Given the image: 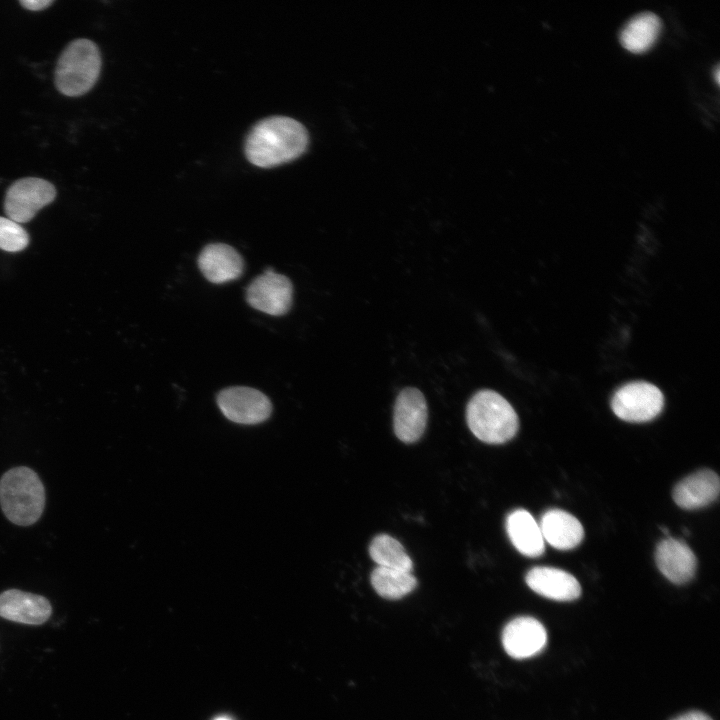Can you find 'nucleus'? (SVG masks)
I'll return each instance as SVG.
<instances>
[{"instance_id": "20", "label": "nucleus", "mask_w": 720, "mask_h": 720, "mask_svg": "<svg viewBox=\"0 0 720 720\" xmlns=\"http://www.w3.org/2000/svg\"><path fill=\"white\" fill-rule=\"evenodd\" d=\"M370 581L377 594L390 600L406 596L417 586V580L411 572L379 566L372 571Z\"/></svg>"}, {"instance_id": "11", "label": "nucleus", "mask_w": 720, "mask_h": 720, "mask_svg": "<svg viewBox=\"0 0 720 720\" xmlns=\"http://www.w3.org/2000/svg\"><path fill=\"white\" fill-rule=\"evenodd\" d=\"M52 613L49 600L41 595L10 589L0 594V617L26 625H41Z\"/></svg>"}, {"instance_id": "24", "label": "nucleus", "mask_w": 720, "mask_h": 720, "mask_svg": "<svg viewBox=\"0 0 720 720\" xmlns=\"http://www.w3.org/2000/svg\"><path fill=\"white\" fill-rule=\"evenodd\" d=\"M719 73H720V72H719V67L717 66V67H716V70H715V77H716L717 83H719Z\"/></svg>"}, {"instance_id": "12", "label": "nucleus", "mask_w": 720, "mask_h": 720, "mask_svg": "<svg viewBox=\"0 0 720 720\" xmlns=\"http://www.w3.org/2000/svg\"><path fill=\"white\" fill-rule=\"evenodd\" d=\"M198 266L208 281L221 284L239 278L244 270V261L233 247L213 243L200 252Z\"/></svg>"}, {"instance_id": "9", "label": "nucleus", "mask_w": 720, "mask_h": 720, "mask_svg": "<svg viewBox=\"0 0 720 720\" xmlns=\"http://www.w3.org/2000/svg\"><path fill=\"white\" fill-rule=\"evenodd\" d=\"M427 417V403L420 390L408 387L398 394L394 405L393 426L400 441L407 444L418 441L425 431Z\"/></svg>"}, {"instance_id": "15", "label": "nucleus", "mask_w": 720, "mask_h": 720, "mask_svg": "<svg viewBox=\"0 0 720 720\" xmlns=\"http://www.w3.org/2000/svg\"><path fill=\"white\" fill-rule=\"evenodd\" d=\"M719 489L718 475L710 469H703L682 479L674 488L673 499L682 509H699L714 502Z\"/></svg>"}, {"instance_id": "17", "label": "nucleus", "mask_w": 720, "mask_h": 720, "mask_svg": "<svg viewBox=\"0 0 720 720\" xmlns=\"http://www.w3.org/2000/svg\"><path fill=\"white\" fill-rule=\"evenodd\" d=\"M506 531L521 554L534 558L544 553L545 541L539 523L527 510L511 512L506 519Z\"/></svg>"}, {"instance_id": "13", "label": "nucleus", "mask_w": 720, "mask_h": 720, "mask_svg": "<svg viewBox=\"0 0 720 720\" xmlns=\"http://www.w3.org/2000/svg\"><path fill=\"white\" fill-rule=\"evenodd\" d=\"M656 564L660 572L675 584L690 581L696 571L697 560L690 547L682 540L666 538L655 552Z\"/></svg>"}, {"instance_id": "18", "label": "nucleus", "mask_w": 720, "mask_h": 720, "mask_svg": "<svg viewBox=\"0 0 720 720\" xmlns=\"http://www.w3.org/2000/svg\"><path fill=\"white\" fill-rule=\"evenodd\" d=\"M662 28L660 18L651 12L632 17L620 32L622 46L632 53H643L656 42Z\"/></svg>"}, {"instance_id": "6", "label": "nucleus", "mask_w": 720, "mask_h": 720, "mask_svg": "<svg viewBox=\"0 0 720 720\" xmlns=\"http://www.w3.org/2000/svg\"><path fill=\"white\" fill-rule=\"evenodd\" d=\"M55 197L56 189L51 182L37 177L21 178L8 188L4 210L9 219L26 223Z\"/></svg>"}, {"instance_id": "5", "label": "nucleus", "mask_w": 720, "mask_h": 720, "mask_svg": "<svg viewBox=\"0 0 720 720\" xmlns=\"http://www.w3.org/2000/svg\"><path fill=\"white\" fill-rule=\"evenodd\" d=\"M664 406L662 392L655 385L635 381L623 385L613 395L614 414L627 422H647L657 417Z\"/></svg>"}, {"instance_id": "14", "label": "nucleus", "mask_w": 720, "mask_h": 720, "mask_svg": "<svg viewBox=\"0 0 720 720\" xmlns=\"http://www.w3.org/2000/svg\"><path fill=\"white\" fill-rule=\"evenodd\" d=\"M537 594L555 601H572L581 594L578 580L570 573L553 567H534L525 577Z\"/></svg>"}, {"instance_id": "16", "label": "nucleus", "mask_w": 720, "mask_h": 720, "mask_svg": "<svg viewBox=\"0 0 720 720\" xmlns=\"http://www.w3.org/2000/svg\"><path fill=\"white\" fill-rule=\"evenodd\" d=\"M539 526L548 544L558 550H570L578 546L584 537V529L579 520L561 509L546 511Z\"/></svg>"}, {"instance_id": "2", "label": "nucleus", "mask_w": 720, "mask_h": 720, "mask_svg": "<svg viewBox=\"0 0 720 720\" xmlns=\"http://www.w3.org/2000/svg\"><path fill=\"white\" fill-rule=\"evenodd\" d=\"M469 429L480 441L502 444L512 439L519 429V419L511 404L492 390L478 391L467 404Z\"/></svg>"}, {"instance_id": "19", "label": "nucleus", "mask_w": 720, "mask_h": 720, "mask_svg": "<svg viewBox=\"0 0 720 720\" xmlns=\"http://www.w3.org/2000/svg\"><path fill=\"white\" fill-rule=\"evenodd\" d=\"M369 555L379 567L412 572L411 558L402 544L390 535L375 536L369 546Z\"/></svg>"}, {"instance_id": "23", "label": "nucleus", "mask_w": 720, "mask_h": 720, "mask_svg": "<svg viewBox=\"0 0 720 720\" xmlns=\"http://www.w3.org/2000/svg\"><path fill=\"white\" fill-rule=\"evenodd\" d=\"M673 720H712L707 714L700 711H691L678 716Z\"/></svg>"}, {"instance_id": "22", "label": "nucleus", "mask_w": 720, "mask_h": 720, "mask_svg": "<svg viewBox=\"0 0 720 720\" xmlns=\"http://www.w3.org/2000/svg\"><path fill=\"white\" fill-rule=\"evenodd\" d=\"M19 3L28 10L40 11L53 4L54 0H20Z\"/></svg>"}, {"instance_id": "3", "label": "nucleus", "mask_w": 720, "mask_h": 720, "mask_svg": "<svg viewBox=\"0 0 720 720\" xmlns=\"http://www.w3.org/2000/svg\"><path fill=\"white\" fill-rule=\"evenodd\" d=\"M0 505L12 523L20 526L35 523L45 506V490L38 475L24 466L4 473L0 479Z\"/></svg>"}, {"instance_id": "1", "label": "nucleus", "mask_w": 720, "mask_h": 720, "mask_svg": "<svg viewBox=\"0 0 720 720\" xmlns=\"http://www.w3.org/2000/svg\"><path fill=\"white\" fill-rule=\"evenodd\" d=\"M308 145L305 127L295 119L272 116L259 121L248 133L245 155L262 168L274 167L301 156Z\"/></svg>"}, {"instance_id": "21", "label": "nucleus", "mask_w": 720, "mask_h": 720, "mask_svg": "<svg viewBox=\"0 0 720 720\" xmlns=\"http://www.w3.org/2000/svg\"><path fill=\"white\" fill-rule=\"evenodd\" d=\"M29 235L17 222L0 216V248L8 252H18L27 247Z\"/></svg>"}, {"instance_id": "25", "label": "nucleus", "mask_w": 720, "mask_h": 720, "mask_svg": "<svg viewBox=\"0 0 720 720\" xmlns=\"http://www.w3.org/2000/svg\"><path fill=\"white\" fill-rule=\"evenodd\" d=\"M215 720H232V719L228 718L226 716H221V717L216 718Z\"/></svg>"}, {"instance_id": "4", "label": "nucleus", "mask_w": 720, "mask_h": 720, "mask_svg": "<svg viewBox=\"0 0 720 720\" xmlns=\"http://www.w3.org/2000/svg\"><path fill=\"white\" fill-rule=\"evenodd\" d=\"M101 54L91 40L70 42L60 54L55 69V86L65 96H81L95 85L101 71Z\"/></svg>"}, {"instance_id": "8", "label": "nucleus", "mask_w": 720, "mask_h": 720, "mask_svg": "<svg viewBox=\"0 0 720 720\" xmlns=\"http://www.w3.org/2000/svg\"><path fill=\"white\" fill-rule=\"evenodd\" d=\"M292 298L291 281L271 268L256 277L246 289L248 304L273 316L287 313L292 305Z\"/></svg>"}, {"instance_id": "7", "label": "nucleus", "mask_w": 720, "mask_h": 720, "mask_svg": "<svg viewBox=\"0 0 720 720\" xmlns=\"http://www.w3.org/2000/svg\"><path fill=\"white\" fill-rule=\"evenodd\" d=\"M217 404L227 419L238 424L264 422L272 412L271 402L266 395L245 386H233L220 391Z\"/></svg>"}, {"instance_id": "10", "label": "nucleus", "mask_w": 720, "mask_h": 720, "mask_svg": "<svg viewBox=\"0 0 720 720\" xmlns=\"http://www.w3.org/2000/svg\"><path fill=\"white\" fill-rule=\"evenodd\" d=\"M546 643V629L533 617H517L503 629V647L506 653L515 659H526L539 654Z\"/></svg>"}]
</instances>
